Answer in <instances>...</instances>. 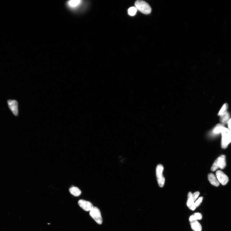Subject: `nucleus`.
Listing matches in <instances>:
<instances>
[{
	"mask_svg": "<svg viewBox=\"0 0 231 231\" xmlns=\"http://www.w3.org/2000/svg\"><path fill=\"white\" fill-rule=\"evenodd\" d=\"M221 134V148L223 149H225L227 148L228 144L231 143V131L229 129L224 127Z\"/></svg>",
	"mask_w": 231,
	"mask_h": 231,
	"instance_id": "obj_1",
	"label": "nucleus"
},
{
	"mask_svg": "<svg viewBox=\"0 0 231 231\" xmlns=\"http://www.w3.org/2000/svg\"><path fill=\"white\" fill-rule=\"evenodd\" d=\"M135 5L137 10L144 14H149L152 11L151 7L144 1H137L135 2Z\"/></svg>",
	"mask_w": 231,
	"mask_h": 231,
	"instance_id": "obj_2",
	"label": "nucleus"
},
{
	"mask_svg": "<svg viewBox=\"0 0 231 231\" xmlns=\"http://www.w3.org/2000/svg\"><path fill=\"white\" fill-rule=\"evenodd\" d=\"M69 191L71 194L75 197H78L81 193V191L80 189L76 187L70 188Z\"/></svg>",
	"mask_w": 231,
	"mask_h": 231,
	"instance_id": "obj_14",
	"label": "nucleus"
},
{
	"mask_svg": "<svg viewBox=\"0 0 231 231\" xmlns=\"http://www.w3.org/2000/svg\"><path fill=\"white\" fill-rule=\"evenodd\" d=\"M199 195L200 193L198 191L194 192L193 193L190 192L189 193L188 199L187 202V205L188 207L191 206L194 203Z\"/></svg>",
	"mask_w": 231,
	"mask_h": 231,
	"instance_id": "obj_6",
	"label": "nucleus"
},
{
	"mask_svg": "<svg viewBox=\"0 0 231 231\" xmlns=\"http://www.w3.org/2000/svg\"><path fill=\"white\" fill-rule=\"evenodd\" d=\"M228 109V104L227 103L224 104L220 110V111L218 114V115L220 116L222 115L225 114L228 112L227 110Z\"/></svg>",
	"mask_w": 231,
	"mask_h": 231,
	"instance_id": "obj_18",
	"label": "nucleus"
},
{
	"mask_svg": "<svg viewBox=\"0 0 231 231\" xmlns=\"http://www.w3.org/2000/svg\"><path fill=\"white\" fill-rule=\"evenodd\" d=\"M190 222L191 228L193 231H202V226L197 220L190 221Z\"/></svg>",
	"mask_w": 231,
	"mask_h": 231,
	"instance_id": "obj_12",
	"label": "nucleus"
},
{
	"mask_svg": "<svg viewBox=\"0 0 231 231\" xmlns=\"http://www.w3.org/2000/svg\"><path fill=\"white\" fill-rule=\"evenodd\" d=\"M137 10L135 7H131L129 8L128 10V14L131 16H135L137 12Z\"/></svg>",
	"mask_w": 231,
	"mask_h": 231,
	"instance_id": "obj_19",
	"label": "nucleus"
},
{
	"mask_svg": "<svg viewBox=\"0 0 231 231\" xmlns=\"http://www.w3.org/2000/svg\"><path fill=\"white\" fill-rule=\"evenodd\" d=\"M90 215L99 224L103 223V219L100 210L96 207H94L90 211Z\"/></svg>",
	"mask_w": 231,
	"mask_h": 231,
	"instance_id": "obj_4",
	"label": "nucleus"
},
{
	"mask_svg": "<svg viewBox=\"0 0 231 231\" xmlns=\"http://www.w3.org/2000/svg\"><path fill=\"white\" fill-rule=\"evenodd\" d=\"M230 118L229 114L227 112L225 114L220 116V124L223 125L227 124Z\"/></svg>",
	"mask_w": 231,
	"mask_h": 231,
	"instance_id": "obj_13",
	"label": "nucleus"
},
{
	"mask_svg": "<svg viewBox=\"0 0 231 231\" xmlns=\"http://www.w3.org/2000/svg\"><path fill=\"white\" fill-rule=\"evenodd\" d=\"M219 168L218 164V159L217 158L215 161L213 165H212L211 168V170L212 171H215Z\"/></svg>",
	"mask_w": 231,
	"mask_h": 231,
	"instance_id": "obj_20",
	"label": "nucleus"
},
{
	"mask_svg": "<svg viewBox=\"0 0 231 231\" xmlns=\"http://www.w3.org/2000/svg\"><path fill=\"white\" fill-rule=\"evenodd\" d=\"M229 130L231 131V118L230 119L227 124Z\"/></svg>",
	"mask_w": 231,
	"mask_h": 231,
	"instance_id": "obj_21",
	"label": "nucleus"
},
{
	"mask_svg": "<svg viewBox=\"0 0 231 231\" xmlns=\"http://www.w3.org/2000/svg\"><path fill=\"white\" fill-rule=\"evenodd\" d=\"M224 127V125L221 124H218L214 128L213 132L215 134L221 133Z\"/></svg>",
	"mask_w": 231,
	"mask_h": 231,
	"instance_id": "obj_16",
	"label": "nucleus"
},
{
	"mask_svg": "<svg viewBox=\"0 0 231 231\" xmlns=\"http://www.w3.org/2000/svg\"><path fill=\"white\" fill-rule=\"evenodd\" d=\"M164 168L162 165L159 164L156 168V175L159 186L163 187L164 185L165 179L163 175Z\"/></svg>",
	"mask_w": 231,
	"mask_h": 231,
	"instance_id": "obj_3",
	"label": "nucleus"
},
{
	"mask_svg": "<svg viewBox=\"0 0 231 231\" xmlns=\"http://www.w3.org/2000/svg\"><path fill=\"white\" fill-rule=\"evenodd\" d=\"M7 104L9 108L15 116L18 114V104L16 100H9Z\"/></svg>",
	"mask_w": 231,
	"mask_h": 231,
	"instance_id": "obj_8",
	"label": "nucleus"
},
{
	"mask_svg": "<svg viewBox=\"0 0 231 231\" xmlns=\"http://www.w3.org/2000/svg\"><path fill=\"white\" fill-rule=\"evenodd\" d=\"M216 176L219 182L223 185H226L229 181L227 175L221 171L218 170L216 171Z\"/></svg>",
	"mask_w": 231,
	"mask_h": 231,
	"instance_id": "obj_5",
	"label": "nucleus"
},
{
	"mask_svg": "<svg viewBox=\"0 0 231 231\" xmlns=\"http://www.w3.org/2000/svg\"><path fill=\"white\" fill-rule=\"evenodd\" d=\"M217 158L219 168L221 169H224L225 167L226 164L225 156L224 155H221Z\"/></svg>",
	"mask_w": 231,
	"mask_h": 231,
	"instance_id": "obj_11",
	"label": "nucleus"
},
{
	"mask_svg": "<svg viewBox=\"0 0 231 231\" xmlns=\"http://www.w3.org/2000/svg\"><path fill=\"white\" fill-rule=\"evenodd\" d=\"M208 177L209 181L212 185L216 187L219 186L220 183L214 174L209 173L208 175Z\"/></svg>",
	"mask_w": 231,
	"mask_h": 231,
	"instance_id": "obj_10",
	"label": "nucleus"
},
{
	"mask_svg": "<svg viewBox=\"0 0 231 231\" xmlns=\"http://www.w3.org/2000/svg\"><path fill=\"white\" fill-rule=\"evenodd\" d=\"M82 1L80 0H73L69 1L67 3V7L71 11H75L82 3Z\"/></svg>",
	"mask_w": 231,
	"mask_h": 231,
	"instance_id": "obj_9",
	"label": "nucleus"
},
{
	"mask_svg": "<svg viewBox=\"0 0 231 231\" xmlns=\"http://www.w3.org/2000/svg\"><path fill=\"white\" fill-rule=\"evenodd\" d=\"M203 198L202 197L199 198L193 204L189 207V209L192 211L194 210L197 207H198L200 205Z\"/></svg>",
	"mask_w": 231,
	"mask_h": 231,
	"instance_id": "obj_15",
	"label": "nucleus"
},
{
	"mask_svg": "<svg viewBox=\"0 0 231 231\" xmlns=\"http://www.w3.org/2000/svg\"><path fill=\"white\" fill-rule=\"evenodd\" d=\"M202 218V214L199 212H197L190 217L189 220L190 222L193 220H201Z\"/></svg>",
	"mask_w": 231,
	"mask_h": 231,
	"instance_id": "obj_17",
	"label": "nucleus"
},
{
	"mask_svg": "<svg viewBox=\"0 0 231 231\" xmlns=\"http://www.w3.org/2000/svg\"><path fill=\"white\" fill-rule=\"evenodd\" d=\"M79 206L86 211H90L94 207L91 203L84 200H80L78 202Z\"/></svg>",
	"mask_w": 231,
	"mask_h": 231,
	"instance_id": "obj_7",
	"label": "nucleus"
}]
</instances>
